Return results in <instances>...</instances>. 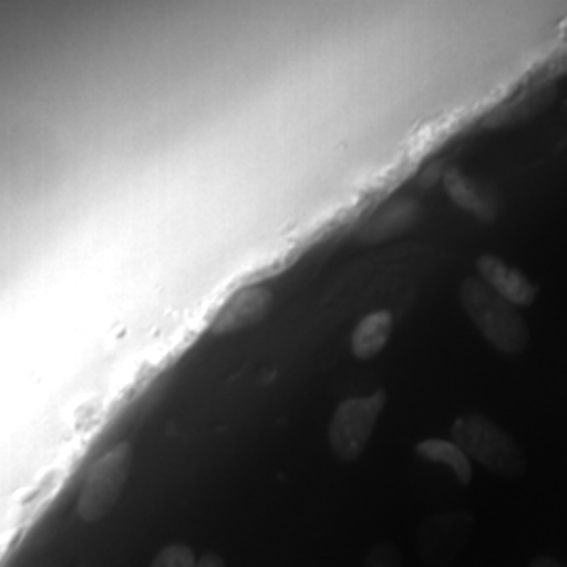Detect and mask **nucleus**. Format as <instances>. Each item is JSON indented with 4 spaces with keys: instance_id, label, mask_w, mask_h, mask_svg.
<instances>
[{
    "instance_id": "nucleus-1",
    "label": "nucleus",
    "mask_w": 567,
    "mask_h": 567,
    "mask_svg": "<svg viewBox=\"0 0 567 567\" xmlns=\"http://www.w3.org/2000/svg\"><path fill=\"white\" fill-rule=\"evenodd\" d=\"M458 303L468 322L496 351L519 355L529 343V328L515 305L496 295L480 276H466L458 286Z\"/></svg>"
},
{
    "instance_id": "nucleus-2",
    "label": "nucleus",
    "mask_w": 567,
    "mask_h": 567,
    "mask_svg": "<svg viewBox=\"0 0 567 567\" xmlns=\"http://www.w3.org/2000/svg\"><path fill=\"white\" fill-rule=\"evenodd\" d=\"M452 442L463 447L471 461L503 477H522L526 473V458L515 440L482 414L458 416L452 425Z\"/></svg>"
},
{
    "instance_id": "nucleus-3",
    "label": "nucleus",
    "mask_w": 567,
    "mask_h": 567,
    "mask_svg": "<svg viewBox=\"0 0 567 567\" xmlns=\"http://www.w3.org/2000/svg\"><path fill=\"white\" fill-rule=\"evenodd\" d=\"M131 475V447L128 444L110 447L89 468L76 513L84 524H100L116 507L122 489Z\"/></svg>"
},
{
    "instance_id": "nucleus-4",
    "label": "nucleus",
    "mask_w": 567,
    "mask_h": 567,
    "mask_svg": "<svg viewBox=\"0 0 567 567\" xmlns=\"http://www.w3.org/2000/svg\"><path fill=\"white\" fill-rule=\"evenodd\" d=\"M385 404L386 393L381 389L365 398H349L334 410L328 442L341 463H355L364 454Z\"/></svg>"
},
{
    "instance_id": "nucleus-5",
    "label": "nucleus",
    "mask_w": 567,
    "mask_h": 567,
    "mask_svg": "<svg viewBox=\"0 0 567 567\" xmlns=\"http://www.w3.org/2000/svg\"><path fill=\"white\" fill-rule=\"evenodd\" d=\"M473 517L468 513H440L421 527V555L433 566H446L471 536Z\"/></svg>"
},
{
    "instance_id": "nucleus-6",
    "label": "nucleus",
    "mask_w": 567,
    "mask_h": 567,
    "mask_svg": "<svg viewBox=\"0 0 567 567\" xmlns=\"http://www.w3.org/2000/svg\"><path fill=\"white\" fill-rule=\"evenodd\" d=\"M442 187L447 198L466 215H473L482 224H494L501 213L498 192L477 177H471L465 171L452 166L442 175Z\"/></svg>"
},
{
    "instance_id": "nucleus-7",
    "label": "nucleus",
    "mask_w": 567,
    "mask_h": 567,
    "mask_svg": "<svg viewBox=\"0 0 567 567\" xmlns=\"http://www.w3.org/2000/svg\"><path fill=\"white\" fill-rule=\"evenodd\" d=\"M421 215H423V208L416 198H410V196L393 198L360 229L358 243L362 246H377V244L402 238L419 225Z\"/></svg>"
},
{
    "instance_id": "nucleus-8",
    "label": "nucleus",
    "mask_w": 567,
    "mask_h": 567,
    "mask_svg": "<svg viewBox=\"0 0 567 567\" xmlns=\"http://www.w3.org/2000/svg\"><path fill=\"white\" fill-rule=\"evenodd\" d=\"M475 276H480L496 295H501L505 301L515 305L517 309L529 307L536 301V295H538L536 286L529 282V278L524 271L507 264L498 255L486 252V255L477 257Z\"/></svg>"
},
{
    "instance_id": "nucleus-9",
    "label": "nucleus",
    "mask_w": 567,
    "mask_h": 567,
    "mask_svg": "<svg viewBox=\"0 0 567 567\" xmlns=\"http://www.w3.org/2000/svg\"><path fill=\"white\" fill-rule=\"evenodd\" d=\"M271 305H274V295L264 286L246 288L219 311V316L213 322V332L229 334V332H238V330L261 324L269 316Z\"/></svg>"
},
{
    "instance_id": "nucleus-10",
    "label": "nucleus",
    "mask_w": 567,
    "mask_h": 567,
    "mask_svg": "<svg viewBox=\"0 0 567 567\" xmlns=\"http://www.w3.org/2000/svg\"><path fill=\"white\" fill-rule=\"evenodd\" d=\"M393 334V316L391 311L379 309L364 316L351 332V353L368 362L374 360L385 349Z\"/></svg>"
},
{
    "instance_id": "nucleus-11",
    "label": "nucleus",
    "mask_w": 567,
    "mask_h": 567,
    "mask_svg": "<svg viewBox=\"0 0 567 567\" xmlns=\"http://www.w3.org/2000/svg\"><path fill=\"white\" fill-rule=\"evenodd\" d=\"M416 454L431 463L446 465L463 486H468V482L473 480L471 458L466 456L465 450L454 444L452 440H425L416 446Z\"/></svg>"
},
{
    "instance_id": "nucleus-12",
    "label": "nucleus",
    "mask_w": 567,
    "mask_h": 567,
    "mask_svg": "<svg viewBox=\"0 0 567 567\" xmlns=\"http://www.w3.org/2000/svg\"><path fill=\"white\" fill-rule=\"evenodd\" d=\"M553 97H555L553 89L532 91V93H527L524 100L498 105L487 116L486 124H489L492 128H501V126H508V124H519L522 121L532 118L534 114H538L543 107H547L548 103L553 102Z\"/></svg>"
},
{
    "instance_id": "nucleus-13",
    "label": "nucleus",
    "mask_w": 567,
    "mask_h": 567,
    "mask_svg": "<svg viewBox=\"0 0 567 567\" xmlns=\"http://www.w3.org/2000/svg\"><path fill=\"white\" fill-rule=\"evenodd\" d=\"M194 550L185 545H171L163 548L150 567H196Z\"/></svg>"
},
{
    "instance_id": "nucleus-14",
    "label": "nucleus",
    "mask_w": 567,
    "mask_h": 567,
    "mask_svg": "<svg viewBox=\"0 0 567 567\" xmlns=\"http://www.w3.org/2000/svg\"><path fill=\"white\" fill-rule=\"evenodd\" d=\"M364 567H404V561L395 545L379 543L368 550Z\"/></svg>"
},
{
    "instance_id": "nucleus-15",
    "label": "nucleus",
    "mask_w": 567,
    "mask_h": 567,
    "mask_svg": "<svg viewBox=\"0 0 567 567\" xmlns=\"http://www.w3.org/2000/svg\"><path fill=\"white\" fill-rule=\"evenodd\" d=\"M196 567H227L225 566L224 557L217 555V553H206L200 557V561L196 564Z\"/></svg>"
},
{
    "instance_id": "nucleus-16",
    "label": "nucleus",
    "mask_w": 567,
    "mask_h": 567,
    "mask_svg": "<svg viewBox=\"0 0 567 567\" xmlns=\"http://www.w3.org/2000/svg\"><path fill=\"white\" fill-rule=\"evenodd\" d=\"M529 567H567L566 564H561V561H557V559H553V557H538V559H534Z\"/></svg>"
}]
</instances>
